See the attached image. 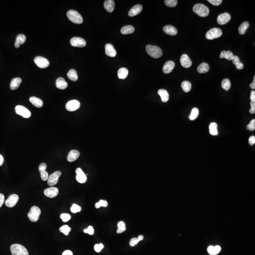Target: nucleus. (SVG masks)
Here are the masks:
<instances>
[{
	"mask_svg": "<svg viewBox=\"0 0 255 255\" xmlns=\"http://www.w3.org/2000/svg\"><path fill=\"white\" fill-rule=\"evenodd\" d=\"M209 129L211 135L213 136H217L218 134V131L217 130V125L216 122H212L210 123Z\"/></svg>",
	"mask_w": 255,
	"mask_h": 255,
	"instance_id": "obj_36",
	"label": "nucleus"
},
{
	"mask_svg": "<svg viewBox=\"0 0 255 255\" xmlns=\"http://www.w3.org/2000/svg\"><path fill=\"white\" fill-rule=\"evenodd\" d=\"M137 239H138V241H142V240L144 239V236L142 235H140L138 236Z\"/></svg>",
	"mask_w": 255,
	"mask_h": 255,
	"instance_id": "obj_60",
	"label": "nucleus"
},
{
	"mask_svg": "<svg viewBox=\"0 0 255 255\" xmlns=\"http://www.w3.org/2000/svg\"><path fill=\"white\" fill-rule=\"evenodd\" d=\"M222 35V31L219 28H213L209 30L205 35L207 39L213 40L219 38Z\"/></svg>",
	"mask_w": 255,
	"mask_h": 255,
	"instance_id": "obj_6",
	"label": "nucleus"
},
{
	"mask_svg": "<svg viewBox=\"0 0 255 255\" xmlns=\"http://www.w3.org/2000/svg\"><path fill=\"white\" fill-rule=\"evenodd\" d=\"M80 103L77 100H72L66 103V109L69 112H73L78 110L80 107Z\"/></svg>",
	"mask_w": 255,
	"mask_h": 255,
	"instance_id": "obj_11",
	"label": "nucleus"
},
{
	"mask_svg": "<svg viewBox=\"0 0 255 255\" xmlns=\"http://www.w3.org/2000/svg\"><path fill=\"white\" fill-rule=\"evenodd\" d=\"M19 200V197L16 194H12L6 200L5 205L9 207H13L16 205Z\"/></svg>",
	"mask_w": 255,
	"mask_h": 255,
	"instance_id": "obj_12",
	"label": "nucleus"
},
{
	"mask_svg": "<svg viewBox=\"0 0 255 255\" xmlns=\"http://www.w3.org/2000/svg\"><path fill=\"white\" fill-rule=\"evenodd\" d=\"M80 153L76 150H72L69 153L67 156V160L69 162H73L76 161L80 156Z\"/></svg>",
	"mask_w": 255,
	"mask_h": 255,
	"instance_id": "obj_21",
	"label": "nucleus"
},
{
	"mask_svg": "<svg viewBox=\"0 0 255 255\" xmlns=\"http://www.w3.org/2000/svg\"><path fill=\"white\" fill-rule=\"evenodd\" d=\"M105 9L109 12H112L115 7V3L113 0H106L104 3Z\"/></svg>",
	"mask_w": 255,
	"mask_h": 255,
	"instance_id": "obj_24",
	"label": "nucleus"
},
{
	"mask_svg": "<svg viewBox=\"0 0 255 255\" xmlns=\"http://www.w3.org/2000/svg\"><path fill=\"white\" fill-rule=\"evenodd\" d=\"M231 19V16L229 13L225 12L219 15L217 18V22L219 25H224L227 23Z\"/></svg>",
	"mask_w": 255,
	"mask_h": 255,
	"instance_id": "obj_13",
	"label": "nucleus"
},
{
	"mask_svg": "<svg viewBox=\"0 0 255 255\" xmlns=\"http://www.w3.org/2000/svg\"><path fill=\"white\" fill-rule=\"evenodd\" d=\"M209 70V66L207 63H202L198 67V72L200 73H205Z\"/></svg>",
	"mask_w": 255,
	"mask_h": 255,
	"instance_id": "obj_30",
	"label": "nucleus"
},
{
	"mask_svg": "<svg viewBox=\"0 0 255 255\" xmlns=\"http://www.w3.org/2000/svg\"><path fill=\"white\" fill-rule=\"evenodd\" d=\"M40 209L36 206H33L30 209V211L28 213V217L32 222H36L38 221L40 215Z\"/></svg>",
	"mask_w": 255,
	"mask_h": 255,
	"instance_id": "obj_5",
	"label": "nucleus"
},
{
	"mask_svg": "<svg viewBox=\"0 0 255 255\" xmlns=\"http://www.w3.org/2000/svg\"><path fill=\"white\" fill-rule=\"evenodd\" d=\"M232 61H233V63L235 64V65L236 64H238V63H239L241 62L239 58L237 56H234V57L233 58V60H232Z\"/></svg>",
	"mask_w": 255,
	"mask_h": 255,
	"instance_id": "obj_52",
	"label": "nucleus"
},
{
	"mask_svg": "<svg viewBox=\"0 0 255 255\" xmlns=\"http://www.w3.org/2000/svg\"><path fill=\"white\" fill-rule=\"evenodd\" d=\"M139 242L137 238H133L131 239L130 242V245L131 247H134Z\"/></svg>",
	"mask_w": 255,
	"mask_h": 255,
	"instance_id": "obj_50",
	"label": "nucleus"
},
{
	"mask_svg": "<svg viewBox=\"0 0 255 255\" xmlns=\"http://www.w3.org/2000/svg\"><path fill=\"white\" fill-rule=\"evenodd\" d=\"M76 180L80 183H84L86 182L87 177L81 168H78L76 169Z\"/></svg>",
	"mask_w": 255,
	"mask_h": 255,
	"instance_id": "obj_14",
	"label": "nucleus"
},
{
	"mask_svg": "<svg viewBox=\"0 0 255 255\" xmlns=\"http://www.w3.org/2000/svg\"><path fill=\"white\" fill-rule=\"evenodd\" d=\"M70 43L74 47H84L86 46V42L83 38L79 37H74L71 39Z\"/></svg>",
	"mask_w": 255,
	"mask_h": 255,
	"instance_id": "obj_10",
	"label": "nucleus"
},
{
	"mask_svg": "<svg viewBox=\"0 0 255 255\" xmlns=\"http://www.w3.org/2000/svg\"><path fill=\"white\" fill-rule=\"evenodd\" d=\"M158 94L160 96L162 101L166 103L169 99V95L167 90L165 89H160L158 91Z\"/></svg>",
	"mask_w": 255,
	"mask_h": 255,
	"instance_id": "obj_28",
	"label": "nucleus"
},
{
	"mask_svg": "<svg viewBox=\"0 0 255 255\" xmlns=\"http://www.w3.org/2000/svg\"><path fill=\"white\" fill-rule=\"evenodd\" d=\"M61 218L62 219L63 222H67L71 219V216L68 214L63 213L61 214Z\"/></svg>",
	"mask_w": 255,
	"mask_h": 255,
	"instance_id": "obj_45",
	"label": "nucleus"
},
{
	"mask_svg": "<svg viewBox=\"0 0 255 255\" xmlns=\"http://www.w3.org/2000/svg\"><path fill=\"white\" fill-rule=\"evenodd\" d=\"M250 106L251 108L250 109V113L251 114H254L255 113V102H250Z\"/></svg>",
	"mask_w": 255,
	"mask_h": 255,
	"instance_id": "obj_51",
	"label": "nucleus"
},
{
	"mask_svg": "<svg viewBox=\"0 0 255 255\" xmlns=\"http://www.w3.org/2000/svg\"><path fill=\"white\" fill-rule=\"evenodd\" d=\"M62 174L60 171H56L51 174L47 180V184L49 186H52L56 184L59 181V177Z\"/></svg>",
	"mask_w": 255,
	"mask_h": 255,
	"instance_id": "obj_8",
	"label": "nucleus"
},
{
	"mask_svg": "<svg viewBox=\"0 0 255 255\" xmlns=\"http://www.w3.org/2000/svg\"><path fill=\"white\" fill-rule=\"evenodd\" d=\"M46 168H47V165L44 163L41 164L39 166V170L40 173L41 177L43 181H47L48 179V173H47V171H46Z\"/></svg>",
	"mask_w": 255,
	"mask_h": 255,
	"instance_id": "obj_16",
	"label": "nucleus"
},
{
	"mask_svg": "<svg viewBox=\"0 0 255 255\" xmlns=\"http://www.w3.org/2000/svg\"><path fill=\"white\" fill-rule=\"evenodd\" d=\"M180 63L182 66L185 68H190L192 65V61L189 57L186 54L182 55L180 59Z\"/></svg>",
	"mask_w": 255,
	"mask_h": 255,
	"instance_id": "obj_18",
	"label": "nucleus"
},
{
	"mask_svg": "<svg viewBox=\"0 0 255 255\" xmlns=\"http://www.w3.org/2000/svg\"><path fill=\"white\" fill-rule=\"evenodd\" d=\"M146 49L147 53L154 58H159L162 56V51L160 47L156 46L148 45Z\"/></svg>",
	"mask_w": 255,
	"mask_h": 255,
	"instance_id": "obj_1",
	"label": "nucleus"
},
{
	"mask_svg": "<svg viewBox=\"0 0 255 255\" xmlns=\"http://www.w3.org/2000/svg\"><path fill=\"white\" fill-rule=\"evenodd\" d=\"M231 86V81L229 79H224L222 82V87L225 90L228 91Z\"/></svg>",
	"mask_w": 255,
	"mask_h": 255,
	"instance_id": "obj_38",
	"label": "nucleus"
},
{
	"mask_svg": "<svg viewBox=\"0 0 255 255\" xmlns=\"http://www.w3.org/2000/svg\"><path fill=\"white\" fill-rule=\"evenodd\" d=\"M182 89L185 93H188L190 91L191 88V84L189 81H184L181 85Z\"/></svg>",
	"mask_w": 255,
	"mask_h": 255,
	"instance_id": "obj_37",
	"label": "nucleus"
},
{
	"mask_svg": "<svg viewBox=\"0 0 255 255\" xmlns=\"http://www.w3.org/2000/svg\"><path fill=\"white\" fill-rule=\"evenodd\" d=\"M175 67V63L173 61H168L165 63L163 68V71L165 74H169L173 71Z\"/></svg>",
	"mask_w": 255,
	"mask_h": 255,
	"instance_id": "obj_20",
	"label": "nucleus"
},
{
	"mask_svg": "<svg viewBox=\"0 0 255 255\" xmlns=\"http://www.w3.org/2000/svg\"><path fill=\"white\" fill-rule=\"evenodd\" d=\"M22 83V80L20 78H16L12 79L10 84V88L12 90H16L20 86Z\"/></svg>",
	"mask_w": 255,
	"mask_h": 255,
	"instance_id": "obj_27",
	"label": "nucleus"
},
{
	"mask_svg": "<svg viewBox=\"0 0 255 255\" xmlns=\"http://www.w3.org/2000/svg\"><path fill=\"white\" fill-rule=\"evenodd\" d=\"M71 212L73 213H77L78 212H80L81 210V207L77 204H73L71 208Z\"/></svg>",
	"mask_w": 255,
	"mask_h": 255,
	"instance_id": "obj_43",
	"label": "nucleus"
},
{
	"mask_svg": "<svg viewBox=\"0 0 255 255\" xmlns=\"http://www.w3.org/2000/svg\"><path fill=\"white\" fill-rule=\"evenodd\" d=\"M163 30L166 34L171 35H175L177 34V30L171 25H167L164 27Z\"/></svg>",
	"mask_w": 255,
	"mask_h": 255,
	"instance_id": "obj_25",
	"label": "nucleus"
},
{
	"mask_svg": "<svg viewBox=\"0 0 255 255\" xmlns=\"http://www.w3.org/2000/svg\"><path fill=\"white\" fill-rule=\"evenodd\" d=\"M4 202V196L3 194H0V207L3 205Z\"/></svg>",
	"mask_w": 255,
	"mask_h": 255,
	"instance_id": "obj_55",
	"label": "nucleus"
},
{
	"mask_svg": "<svg viewBox=\"0 0 255 255\" xmlns=\"http://www.w3.org/2000/svg\"><path fill=\"white\" fill-rule=\"evenodd\" d=\"M118 229L117 230V233H122L125 232L126 229L125 223L123 221H120L117 224Z\"/></svg>",
	"mask_w": 255,
	"mask_h": 255,
	"instance_id": "obj_40",
	"label": "nucleus"
},
{
	"mask_svg": "<svg viewBox=\"0 0 255 255\" xmlns=\"http://www.w3.org/2000/svg\"><path fill=\"white\" fill-rule=\"evenodd\" d=\"M62 255H73V253H72V252L71 250H65V251L63 252Z\"/></svg>",
	"mask_w": 255,
	"mask_h": 255,
	"instance_id": "obj_57",
	"label": "nucleus"
},
{
	"mask_svg": "<svg viewBox=\"0 0 255 255\" xmlns=\"http://www.w3.org/2000/svg\"><path fill=\"white\" fill-rule=\"evenodd\" d=\"M199 114V110L197 108H194L192 109L191 114L189 116L190 120H194L198 118Z\"/></svg>",
	"mask_w": 255,
	"mask_h": 255,
	"instance_id": "obj_39",
	"label": "nucleus"
},
{
	"mask_svg": "<svg viewBox=\"0 0 255 255\" xmlns=\"http://www.w3.org/2000/svg\"><path fill=\"white\" fill-rule=\"evenodd\" d=\"M103 247H104V246L102 243L96 244L94 246V250L97 252H100L102 250V249H103Z\"/></svg>",
	"mask_w": 255,
	"mask_h": 255,
	"instance_id": "obj_48",
	"label": "nucleus"
},
{
	"mask_svg": "<svg viewBox=\"0 0 255 255\" xmlns=\"http://www.w3.org/2000/svg\"><path fill=\"white\" fill-rule=\"evenodd\" d=\"M247 129L250 130V131H253L255 129V119H253L249 124L247 126Z\"/></svg>",
	"mask_w": 255,
	"mask_h": 255,
	"instance_id": "obj_46",
	"label": "nucleus"
},
{
	"mask_svg": "<svg viewBox=\"0 0 255 255\" xmlns=\"http://www.w3.org/2000/svg\"><path fill=\"white\" fill-rule=\"evenodd\" d=\"M193 11L196 14L201 17H207L209 13V10L208 7L200 3L195 4L193 8Z\"/></svg>",
	"mask_w": 255,
	"mask_h": 255,
	"instance_id": "obj_2",
	"label": "nucleus"
},
{
	"mask_svg": "<svg viewBox=\"0 0 255 255\" xmlns=\"http://www.w3.org/2000/svg\"><path fill=\"white\" fill-rule=\"evenodd\" d=\"M207 252L210 255H216L220 252L221 248L220 246H209L207 248Z\"/></svg>",
	"mask_w": 255,
	"mask_h": 255,
	"instance_id": "obj_29",
	"label": "nucleus"
},
{
	"mask_svg": "<svg viewBox=\"0 0 255 255\" xmlns=\"http://www.w3.org/2000/svg\"><path fill=\"white\" fill-rule=\"evenodd\" d=\"M67 77L69 80L73 81H76L78 79L77 72L74 69H71L67 73Z\"/></svg>",
	"mask_w": 255,
	"mask_h": 255,
	"instance_id": "obj_33",
	"label": "nucleus"
},
{
	"mask_svg": "<svg viewBox=\"0 0 255 255\" xmlns=\"http://www.w3.org/2000/svg\"><path fill=\"white\" fill-rule=\"evenodd\" d=\"M56 86L58 89L64 90L68 87V83L63 78H58L56 81Z\"/></svg>",
	"mask_w": 255,
	"mask_h": 255,
	"instance_id": "obj_22",
	"label": "nucleus"
},
{
	"mask_svg": "<svg viewBox=\"0 0 255 255\" xmlns=\"http://www.w3.org/2000/svg\"><path fill=\"white\" fill-rule=\"evenodd\" d=\"M207 1L214 6H219L222 3V0H208Z\"/></svg>",
	"mask_w": 255,
	"mask_h": 255,
	"instance_id": "obj_49",
	"label": "nucleus"
},
{
	"mask_svg": "<svg viewBox=\"0 0 255 255\" xmlns=\"http://www.w3.org/2000/svg\"><path fill=\"white\" fill-rule=\"evenodd\" d=\"M3 156H1V154H0V166H1L2 165H3Z\"/></svg>",
	"mask_w": 255,
	"mask_h": 255,
	"instance_id": "obj_59",
	"label": "nucleus"
},
{
	"mask_svg": "<svg viewBox=\"0 0 255 255\" xmlns=\"http://www.w3.org/2000/svg\"><path fill=\"white\" fill-rule=\"evenodd\" d=\"M107 202L104 200H100L99 201L95 204V207L96 208H99L101 207H107Z\"/></svg>",
	"mask_w": 255,
	"mask_h": 255,
	"instance_id": "obj_44",
	"label": "nucleus"
},
{
	"mask_svg": "<svg viewBox=\"0 0 255 255\" xmlns=\"http://www.w3.org/2000/svg\"><path fill=\"white\" fill-rule=\"evenodd\" d=\"M105 54L108 56L110 57H114L117 54L116 51L114 47L111 44H107L105 46Z\"/></svg>",
	"mask_w": 255,
	"mask_h": 255,
	"instance_id": "obj_17",
	"label": "nucleus"
},
{
	"mask_svg": "<svg viewBox=\"0 0 255 255\" xmlns=\"http://www.w3.org/2000/svg\"><path fill=\"white\" fill-rule=\"evenodd\" d=\"M59 193V190L56 187H50L46 188L44 191V194L50 198H54Z\"/></svg>",
	"mask_w": 255,
	"mask_h": 255,
	"instance_id": "obj_15",
	"label": "nucleus"
},
{
	"mask_svg": "<svg viewBox=\"0 0 255 255\" xmlns=\"http://www.w3.org/2000/svg\"><path fill=\"white\" fill-rule=\"evenodd\" d=\"M165 3L167 6L170 7H174L178 4V1L177 0H165Z\"/></svg>",
	"mask_w": 255,
	"mask_h": 255,
	"instance_id": "obj_42",
	"label": "nucleus"
},
{
	"mask_svg": "<svg viewBox=\"0 0 255 255\" xmlns=\"http://www.w3.org/2000/svg\"><path fill=\"white\" fill-rule=\"evenodd\" d=\"M30 103L37 108H41L43 106V102L40 98L37 97H32L29 98Z\"/></svg>",
	"mask_w": 255,
	"mask_h": 255,
	"instance_id": "obj_23",
	"label": "nucleus"
},
{
	"mask_svg": "<svg viewBox=\"0 0 255 255\" xmlns=\"http://www.w3.org/2000/svg\"><path fill=\"white\" fill-rule=\"evenodd\" d=\"M129 71L127 68H122L119 69L118 71V76L120 79H125L128 75Z\"/></svg>",
	"mask_w": 255,
	"mask_h": 255,
	"instance_id": "obj_32",
	"label": "nucleus"
},
{
	"mask_svg": "<svg viewBox=\"0 0 255 255\" xmlns=\"http://www.w3.org/2000/svg\"><path fill=\"white\" fill-rule=\"evenodd\" d=\"M142 9L143 7L140 4L136 5L133 8H131L129 12V16L131 17L136 16L142 12Z\"/></svg>",
	"mask_w": 255,
	"mask_h": 255,
	"instance_id": "obj_19",
	"label": "nucleus"
},
{
	"mask_svg": "<svg viewBox=\"0 0 255 255\" xmlns=\"http://www.w3.org/2000/svg\"><path fill=\"white\" fill-rule=\"evenodd\" d=\"M60 231L63 233L64 235L67 236L69 235V232H71V228L68 225H63V226L60 228Z\"/></svg>",
	"mask_w": 255,
	"mask_h": 255,
	"instance_id": "obj_41",
	"label": "nucleus"
},
{
	"mask_svg": "<svg viewBox=\"0 0 255 255\" xmlns=\"http://www.w3.org/2000/svg\"><path fill=\"white\" fill-rule=\"evenodd\" d=\"M34 62L38 67L42 69L47 68L50 65V63L47 59L41 56H37L34 59Z\"/></svg>",
	"mask_w": 255,
	"mask_h": 255,
	"instance_id": "obj_9",
	"label": "nucleus"
},
{
	"mask_svg": "<svg viewBox=\"0 0 255 255\" xmlns=\"http://www.w3.org/2000/svg\"><path fill=\"white\" fill-rule=\"evenodd\" d=\"M16 113L18 115H20L24 118H30L31 116V113L29 110L22 105H17L15 107Z\"/></svg>",
	"mask_w": 255,
	"mask_h": 255,
	"instance_id": "obj_7",
	"label": "nucleus"
},
{
	"mask_svg": "<svg viewBox=\"0 0 255 255\" xmlns=\"http://www.w3.org/2000/svg\"><path fill=\"white\" fill-rule=\"evenodd\" d=\"M243 64L242 63H241V62L236 65V68H237V69H239V70L243 69Z\"/></svg>",
	"mask_w": 255,
	"mask_h": 255,
	"instance_id": "obj_56",
	"label": "nucleus"
},
{
	"mask_svg": "<svg viewBox=\"0 0 255 255\" xmlns=\"http://www.w3.org/2000/svg\"><path fill=\"white\" fill-rule=\"evenodd\" d=\"M250 87L252 88V89H255V76H254V80H253V81L251 83V84H250Z\"/></svg>",
	"mask_w": 255,
	"mask_h": 255,
	"instance_id": "obj_58",
	"label": "nucleus"
},
{
	"mask_svg": "<svg viewBox=\"0 0 255 255\" xmlns=\"http://www.w3.org/2000/svg\"><path fill=\"white\" fill-rule=\"evenodd\" d=\"M251 102H255V91L254 90L252 91L250 97Z\"/></svg>",
	"mask_w": 255,
	"mask_h": 255,
	"instance_id": "obj_54",
	"label": "nucleus"
},
{
	"mask_svg": "<svg viewBox=\"0 0 255 255\" xmlns=\"http://www.w3.org/2000/svg\"><path fill=\"white\" fill-rule=\"evenodd\" d=\"M233 52L230 51H222L221 52L220 55V58H225L228 60H232L234 57Z\"/></svg>",
	"mask_w": 255,
	"mask_h": 255,
	"instance_id": "obj_31",
	"label": "nucleus"
},
{
	"mask_svg": "<svg viewBox=\"0 0 255 255\" xmlns=\"http://www.w3.org/2000/svg\"><path fill=\"white\" fill-rule=\"evenodd\" d=\"M12 255H29L28 250L21 245L15 244L11 247Z\"/></svg>",
	"mask_w": 255,
	"mask_h": 255,
	"instance_id": "obj_4",
	"label": "nucleus"
},
{
	"mask_svg": "<svg viewBox=\"0 0 255 255\" xmlns=\"http://www.w3.org/2000/svg\"><path fill=\"white\" fill-rule=\"evenodd\" d=\"M134 28L131 25H127L122 28L121 29V33L123 35L132 34L134 31Z\"/></svg>",
	"mask_w": 255,
	"mask_h": 255,
	"instance_id": "obj_34",
	"label": "nucleus"
},
{
	"mask_svg": "<svg viewBox=\"0 0 255 255\" xmlns=\"http://www.w3.org/2000/svg\"><path fill=\"white\" fill-rule=\"evenodd\" d=\"M84 232L86 233H88L90 235H93L94 233V230L92 226H89L87 229L84 230Z\"/></svg>",
	"mask_w": 255,
	"mask_h": 255,
	"instance_id": "obj_47",
	"label": "nucleus"
},
{
	"mask_svg": "<svg viewBox=\"0 0 255 255\" xmlns=\"http://www.w3.org/2000/svg\"><path fill=\"white\" fill-rule=\"evenodd\" d=\"M26 40V37L23 34H19L16 37V42L15 43V47L18 48L20 46L25 43Z\"/></svg>",
	"mask_w": 255,
	"mask_h": 255,
	"instance_id": "obj_26",
	"label": "nucleus"
},
{
	"mask_svg": "<svg viewBox=\"0 0 255 255\" xmlns=\"http://www.w3.org/2000/svg\"><path fill=\"white\" fill-rule=\"evenodd\" d=\"M67 15L68 18L74 23L80 24L83 23V19L82 17L77 11L74 10H70L68 11Z\"/></svg>",
	"mask_w": 255,
	"mask_h": 255,
	"instance_id": "obj_3",
	"label": "nucleus"
},
{
	"mask_svg": "<svg viewBox=\"0 0 255 255\" xmlns=\"http://www.w3.org/2000/svg\"><path fill=\"white\" fill-rule=\"evenodd\" d=\"M250 24L247 21H245L244 22L242 23L240 26L239 27V33L241 35H243L245 34L246 31L247 30V29L249 28Z\"/></svg>",
	"mask_w": 255,
	"mask_h": 255,
	"instance_id": "obj_35",
	"label": "nucleus"
},
{
	"mask_svg": "<svg viewBox=\"0 0 255 255\" xmlns=\"http://www.w3.org/2000/svg\"><path fill=\"white\" fill-rule=\"evenodd\" d=\"M249 144L251 146H253L254 145L255 143V137L254 136H252L249 138Z\"/></svg>",
	"mask_w": 255,
	"mask_h": 255,
	"instance_id": "obj_53",
	"label": "nucleus"
}]
</instances>
